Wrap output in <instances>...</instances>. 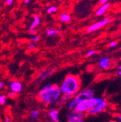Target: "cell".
Segmentation results:
<instances>
[{
  "label": "cell",
  "mask_w": 121,
  "mask_h": 122,
  "mask_svg": "<svg viewBox=\"0 0 121 122\" xmlns=\"http://www.w3.org/2000/svg\"><path fill=\"white\" fill-rule=\"evenodd\" d=\"M60 93L61 91L59 86L57 85L47 84L41 88L39 95L43 103L45 105H51L59 99Z\"/></svg>",
  "instance_id": "6da1fadb"
},
{
  "label": "cell",
  "mask_w": 121,
  "mask_h": 122,
  "mask_svg": "<svg viewBox=\"0 0 121 122\" xmlns=\"http://www.w3.org/2000/svg\"><path fill=\"white\" fill-rule=\"evenodd\" d=\"M80 85V79L77 76L69 75L66 76L63 82L60 87V91L63 95H70L73 96L78 92Z\"/></svg>",
  "instance_id": "7a4b0ae2"
},
{
  "label": "cell",
  "mask_w": 121,
  "mask_h": 122,
  "mask_svg": "<svg viewBox=\"0 0 121 122\" xmlns=\"http://www.w3.org/2000/svg\"><path fill=\"white\" fill-rule=\"evenodd\" d=\"M103 100L104 99L102 97H94L90 98L88 100L81 101V102H78L76 105V106L75 107V110L76 111L81 112V113L87 112V111H88L89 109H91L92 107H94L97 104L102 102Z\"/></svg>",
  "instance_id": "3957f363"
},
{
  "label": "cell",
  "mask_w": 121,
  "mask_h": 122,
  "mask_svg": "<svg viewBox=\"0 0 121 122\" xmlns=\"http://www.w3.org/2000/svg\"><path fill=\"white\" fill-rule=\"evenodd\" d=\"M94 97V94L93 90L88 89H84L82 92H79L76 95V97L74 98V100L78 104V102H80L81 101L88 100V99L92 98Z\"/></svg>",
  "instance_id": "277c9868"
},
{
  "label": "cell",
  "mask_w": 121,
  "mask_h": 122,
  "mask_svg": "<svg viewBox=\"0 0 121 122\" xmlns=\"http://www.w3.org/2000/svg\"><path fill=\"white\" fill-rule=\"evenodd\" d=\"M111 22V18H105L104 19L99 20L95 23H94L93 25H92L91 26H89L87 29V31L88 33H92L94 31H96L98 29L105 26L106 25H107L108 23H110Z\"/></svg>",
  "instance_id": "5b68a950"
},
{
  "label": "cell",
  "mask_w": 121,
  "mask_h": 122,
  "mask_svg": "<svg viewBox=\"0 0 121 122\" xmlns=\"http://www.w3.org/2000/svg\"><path fill=\"white\" fill-rule=\"evenodd\" d=\"M107 106V102L106 100H103L102 102H100L99 103L97 104L96 105H94V107H92V108L88 110V113L92 114V115H97L100 113L101 112H102L103 111H104L106 109Z\"/></svg>",
  "instance_id": "8992f818"
},
{
  "label": "cell",
  "mask_w": 121,
  "mask_h": 122,
  "mask_svg": "<svg viewBox=\"0 0 121 122\" xmlns=\"http://www.w3.org/2000/svg\"><path fill=\"white\" fill-rule=\"evenodd\" d=\"M110 4L108 3V2L105 3V4H102L97 10L96 15H97V16H102V15H104L106 12H107V11L108 10V9L110 8Z\"/></svg>",
  "instance_id": "52a82bcc"
},
{
  "label": "cell",
  "mask_w": 121,
  "mask_h": 122,
  "mask_svg": "<svg viewBox=\"0 0 121 122\" xmlns=\"http://www.w3.org/2000/svg\"><path fill=\"white\" fill-rule=\"evenodd\" d=\"M10 89L15 93H18L22 89V84L20 81H12L10 84Z\"/></svg>",
  "instance_id": "ba28073f"
},
{
  "label": "cell",
  "mask_w": 121,
  "mask_h": 122,
  "mask_svg": "<svg viewBox=\"0 0 121 122\" xmlns=\"http://www.w3.org/2000/svg\"><path fill=\"white\" fill-rule=\"evenodd\" d=\"M99 66L102 69H107L110 66V60L106 57H102L99 61Z\"/></svg>",
  "instance_id": "9c48e42d"
},
{
  "label": "cell",
  "mask_w": 121,
  "mask_h": 122,
  "mask_svg": "<svg viewBox=\"0 0 121 122\" xmlns=\"http://www.w3.org/2000/svg\"><path fill=\"white\" fill-rule=\"evenodd\" d=\"M34 22L32 23V24L30 26V28H36L40 23V19L39 18L38 15H34Z\"/></svg>",
  "instance_id": "30bf717a"
},
{
  "label": "cell",
  "mask_w": 121,
  "mask_h": 122,
  "mask_svg": "<svg viewBox=\"0 0 121 122\" xmlns=\"http://www.w3.org/2000/svg\"><path fill=\"white\" fill-rule=\"evenodd\" d=\"M49 116L54 122H59V120H58V111L57 110L52 111L49 113Z\"/></svg>",
  "instance_id": "8fae6325"
},
{
  "label": "cell",
  "mask_w": 121,
  "mask_h": 122,
  "mask_svg": "<svg viewBox=\"0 0 121 122\" xmlns=\"http://www.w3.org/2000/svg\"><path fill=\"white\" fill-rule=\"evenodd\" d=\"M60 20L63 22H70L71 20V18L69 15L66 13H63L60 15Z\"/></svg>",
  "instance_id": "7c38bea8"
},
{
  "label": "cell",
  "mask_w": 121,
  "mask_h": 122,
  "mask_svg": "<svg viewBox=\"0 0 121 122\" xmlns=\"http://www.w3.org/2000/svg\"><path fill=\"white\" fill-rule=\"evenodd\" d=\"M59 30L57 29H50V28H47V34L49 36H55L58 34Z\"/></svg>",
  "instance_id": "4fadbf2b"
},
{
  "label": "cell",
  "mask_w": 121,
  "mask_h": 122,
  "mask_svg": "<svg viewBox=\"0 0 121 122\" xmlns=\"http://www.w3.org/2000/svg\"><path fill=\"white\" fill-rule=\"evenodd\" d=\"M76 105H77V102H75V100L73 99V100H72L70 102V103L68 104V108L69 109H73V108H75V107L76 106Z\"/></svg>",
  "instance_id": "5bb4252c"
},
{
  "label": "cell",
  "mask_w": 121,
  "mask_h": 122,
  "mask_svg": "<svg viewBox=\"0 0 121 122\" xmlns=\"http://www.w3.org/2000/svg\"><path fill=\"white\" fill-rule=\"evenodd\" d=\"M51 73H52V71H46V72L43 73L41 74V76H40V79H41V80H44V79H46V78L47 77V76H48Z\"/></svg>",
  "instance_id": "9a60e30c"
},
{
  "label": "cell",
  "mask_w": 121,
  "mask_h": 122,
  "mask_svg": "<svg viewBox=\"0 0 121 122\" xmlns=\"http://www.w3.org/2000/svg\"><path fill=\"white\" fill-rule=\"evenodd\" d=\"M57 10V7L52 6V7H49L47 9V13H54V12H56Z\"/></svg>",
  "instance_id": "2e32d148"
},
{
  "label": "cell",
  "mask_w": 121,
  "mask_h": 122,
  "mask_svg": "<svg viewBox=\"0 0 121 122\" xmlns=\"http://www.w3.org/2000/svg\"><path fill=\"white\" fill-rule=\"evenodd\" d=\"M39 40H40V37L39 36L35 35L34 36L31 38V41H33V42H37V41H39Z\"/></svg>",
  "instance_id": "e0dca14e"
},
{
  "label": "cell",
  "mask_w": 121,
  "mask_h": 122,
  "mask_svg": "<svg viewBox=\"0 0 121 122\" xmlns=\"http://www.w3.org/2000/svg\"><path fill=\"white\" fill-rule=\"evenodd\" d=\"M6 102V97L5 95H1L0 96V104L4 105Z\"/></svg>",
  "instance_id": "ac0fdd59"
},
{
  "label": "cell",
  "mask_w": 121,
  "mask_h": 122,
  "mask_svg": "<svg viewBox=\"0 0 121 122\" xmlns=\"http://www.w3.org/2000/svg\"><path fill=\"white\" fill-rule=\"evenodd\" d=\"M71 97H72V95H64L63 98H62V100H63V101H64V100L67 101L68 100H70Z\"/></svg>",
  "instance_id": "d6986e66"
},
{
  "label": "cell",
  "mask_w": 121,
  "mask_h": 122,
  "mask_svg": "<svg viewBox=\"0 0 121 122\" xmlns=\"http://www.w3.org/2000/svg\"><path fill=\"white\" fill-rule=\"evenodd\" d=\"M96 53H97V51L96 50H91V51H89V52H87L86 57H92V55H95Z\"/></svg>",
  "instance_id": "ffe728a7"
},
{
  "label": "cell",
  "mask_w": 121,
  "mask_h": 122,
  "mask_svg": "<svg viewBox=\"0 0 121 122\" xmlns=\"http://www.w3.org/2000/svg\"><path fill=\"white\" fill-rule=\"evenodd\" d=\"M36 45L34 44V43H31L29 45H28V49L30 50H35L36 49Z\"/></svg>",
  "instance_id": "44dd1931"
},
{
  "label": "cell",
  "mask_w": 121,
  "mask_h": 122,
  "mask_svg": "<svg viewBox=\"0 0 121 122\" xmlns=\"http://www.w3.org/2000/svg\"><path fill=\"white\" fill-rule=\"evenodd\" d=\"M39 116V111H34L32 113H31V118H37Z\"/></svg>",
  "instance_id": "7402d4cb"
},
{
  "label": "cell",
  "mask_w": 121,
  "mask_h": 122,
  "mask_svg": "<svg viewBox=\"0 0 121 122\" xmlns=\"http://www.w3.org/2000/svg\"><path fill=\"white\" fill-rule=\"evenodd\" d=\"M69 122H83L82 119L80 118H73V119H69Z\"/></svg>",
  "instance_id": "603a6c76"
},
{
  "label": "cell",
  "mask_w": 121,
  "mask_h": 122,
  "mask_svg": "<svg viewBox=\"0 0 121 122\" xmlns=\"http://www.w3.org/2000/svg\"><path fill=\"white\" fill-rule=\"evenodd\" d=\"M29 33H30V34L35 36V35L36 34V29H35V28H30Z\"/></svg>",
  "instance_id": "cb8c5ba5"
},
{
  "label": "cell",
  "mask_w": 121,
  "mask_h": 122,
  "mask_svg": "<svg viewBox=\"0 0 121 122\" xmlns=\"http://www.w3.org/2000/svg\"><path fill=\"white\" fill-rule=\"evenodd\" d=\"M115 46H117V42L116 41H111L110 44V47H115Z\"/></svg>",
  "instance_id": "d4e9b609"
},
{
  "label": "cell",
  "mask_w": 121,
  "mask_h": 122,
  "mask_svg": "<svg viewBox=\"0 0 121 122\" xmlns=\"http://www.w3.org/2000/svg\"><path fill=\"white\" fill-rule=\"evenodd\" d=\"M12 3H13V0H6V5L7 6L11 5Z\"/></svg>",
  "instance_id": "484cf974"
},
{
  "label": "cell",
  "mask_w": 121,
  "mask_h": 122,
  "mask_svg": "<svg viewBox=\"0 0 121 122\" xmlns=\"http://www.w3.org/2000/svg\"><path fill=\"white\" fill-rule=\"evenodd\" d=\"M110 1V0H99V2H100V4H105V3H107V2H108Z\"/></svg>",
  "instance_id": "4316f807"
},
{
  "label": "cell",
  "mask_w": 121,
  "mask_h": 122,
  "mask_svg": "<svg viewBox=\"0 0 121 122\" xmlns=\"http://www.w3.org/2000/svg\"><path fill=\"white\" fill-rule=\"evenodd\" d=\"M117 122H121V114L117 116Z\"/></svg>",
  "instance_id": "83f0119b"
},
{
  "label": "cell",
  "mask_w": 121,
  "mask_h": 122,
  "mask_svg": "<svg viewBox=\"0 0 121 122\" xmlns=\"http://www.w3.org/2000/svg\"><path fill=\"white\" fill-rule=\"evenodd\" d=\"M3 86H4V84H3V82H0V89H1Z\"/></svg>",
  "instance_id": "f1b7e54d"
},
{
  "label": "cell",
  "mask_w": 121,
  "mask_h": 122,
  "mask_svg": "<svg viewBox=\"0 0 121 122\" xmlns=\"http://www.w3.org/2000/svg\"><path fill=\"white\" fill-rule=\"evenodd\" d=\"M24 2H25V4H28V3L30 2V0H24Z\"/></svg>",
  "instance_id": "f546056e"
},
{
  "label": "cell",
  "mask_w": 121,
  "mask_h": 122,
  "mask_svg": "<svg viewBox=\"0 0 121 122\" xmlns=\"http://www.w3.org/2000/svg\"><path fill=\"white\" fill-rule=\"evenodd\" d=\"M118 75L120 76V79H121V70H120V71L118 72Z\"/></svg>",
  "instance_id": "4dcf8cb0"
},
{
  "label": "cell",
  "mask_w": 121,
  "mask_h": 122,
  "mask_svg": "<svg viewBox=\"0 0 121 122\" xmlns=\"http://www.w3.org/2000/svg\"><path fill=\"white\" fill-rule=\"evenodd\" d=\"M108 122H117L116 121H108Z\"/></svg>",
  "instance_id": "1f68e13d"
},
{
  "label": "cell",
  "mask_w": 121,
  "mask_h": 122,
  "mask_svg": "<svg viewBox=\"0 0 121 122\" xmlns=\"http://www.w3.org/2000/svg\"><path fill=\"white\" fill-rule=\"evenodd\" d=\"M119 70H121V66H119Z\"/></svg>",
  "instance_id": "d6a6232c"
},
{
  "label": "cell",
  "mask_w": 121,
  "mask_h": 122,
  "mask_svg": "<svg viewBox=\"0 0 121 122\" xmlns=\"http://www.w3.org/2000/svg\"><path fill=\"white\" fill-rule=\"evenodd\" d=\"M5 122H10V121H9V120H7V121H6Z\"/></svg>",
  "instance_id": "836d02e7"
},
{
  "label": "cell",
  "mask_w": 121,
  "mask_h": 122,
  "mask_svg": "<svg viewBox=\"0 0 121 122\" xmlns=\"http://www.w3.org/2000/svg\"><path fill=\"white\" fill-rule=\"evenodd\" d=\"M120 36H121V34H120Z\"/></svg>",
  "instance_id": "e575fe53"
}]
</instances>
